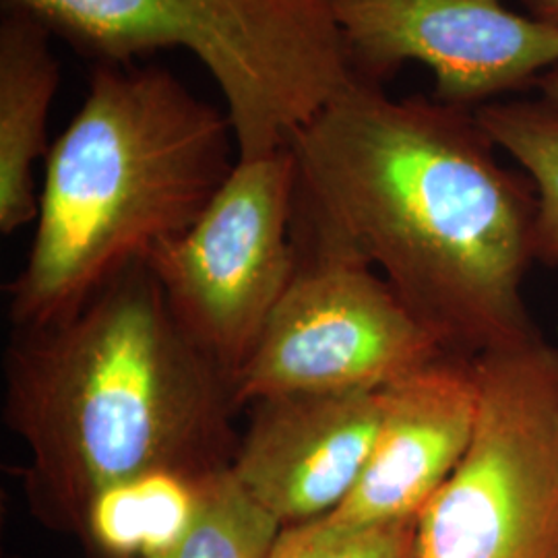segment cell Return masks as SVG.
I'll return each instance as SVG.
<instances>
[{"label": "cell", "instance_id": "obj_1", "mask_svg": "<svg viewBox=\"0 0 558 558\" xmlns=\"http://www.w3.org/2000/svg\"><path fill=\"white\" fill-rule=\"evenodd\" d=\"M288 145L296 244L379 269L447 354L538 338L523 296L538 195L476 110L352 80Z\"/></svg>", "mask_w": 558, "mask_h": 558}, {"label": "cell", "instance_id": "obj_2", "mask_svg": "<svg viewBox=\"0 0 558 558\" xmlns=\"http://www.w3.org/2000/svg\"><path fill=\"white\" fill-rule=\"evenodd\" d=\"M4 375L32 502L80 530L101 490L161 470L207 476L239 449L232 383L186 336L147 260L73 317L21 329Z\"/></svg>", "mask_w": 558, "mask_h": 558}, {"label": "cell", "instance_id": "obj_3", "mask_svg": "<svg viewBox=\"0 0 558 558\" xmlns=\"http://www.w3.org/2000/svg\"><path fill=\"white\" fill-rule=\"evenodd\" d=\"M234 124L168 69L96 62L48 151L38 228L9 286L20 329L54 325L179 239L232 174Z\"/></svg>", "mask_w": 558, "mask_h": 558}, {"label": "cell", "instance_id": "obj_4", "mask_svg": "<svg viewBox=\"0 0 558 558\" xmlns=\"http://www.w3.org/2000/svg\"><path fill=\"white\" fill-rule=\"evenodd\" d=\"M96 62L195 54L218 83L239 160L286 147L352 81L320 0H2Z\"/></svg>", "mask_w": 558, "mask_h": 558}, {"label": "cell", "instance_id": "obj_5", "mask_svg": "<svg viewBox=\"0 0 558 558\" xmlns=\"http://www.w3.org/2000/svg\"><path fill=\"white\" fill-rule=\"evenodd\" d=\"M474 366V435L420 511L418 558H558V350L538 336Z\"/></svg>", "mask_w": 558, "mask_h": 558}, {"label": "cell", "instance_id": "obj_6", "mask_svg": "<svg viewBox=\"0 0 558 558\" xmlns=\"http://www.w3.org/2000/svg\"><path fill=\"white\" fill-rule=\"evenodd\" d=\"M294 246L296 274L232 379L236 408L288 393L380 391L447 356L371 265Z\"/></svg>", "mask_w": 558, "mask_h": 558}, {"label": "cell", "instance_id": "obj_7", "mask_svg": "<svg viewBox=\"0 0 558 558\" xmlns=\"http://www.w3.org/2000/svg\"><path fill=\"white\" fill-rule=\"evenodd\" d=\"M294 193L290 145L239 160L199 220L147 259L186 336L230 383L296 274Z\"/></svg>", "mask_w": 558, "mask_h": 558}, {"label": "cell", "instance_id": "obj_8", "mask_svg": "<svg viewBox=\"0 0 558 558\" xmlns=\"http://www.w3.org/2000/svg\"><path fill=\"white\" fill-rule=\"evenodd\" d=\"M352 80L385 87L405 62L435 75L433 98L468 110L536 87L558 62V29L502 0H320Z\"/></svg>", "mask_w": 558, "mask_h": 558}, {"label": "cell", "instance_id": "obj_9", "mask_svg": "<svg viewBox=\"0 0 558 558\" xmlns=\"http://www.w3.org/2000/svg\"><path fill=\"white\" fill-rule=\"evenodd\" d=\"M385 399L387 389L259 399L230 470L281 527L325 518L362 476Z\"/></svg>", "mask_w": 558, "mask_h": 558}, {"label": "cell", "instance_id": "obj_10", "mask_svg": "<svg viewBox=\"0 0 558 558\" xmlns=\"http://www.w3.org/2000/svg\"><path fill=\"white\" fill-rule=\"evenodd\" d=\"M478 418L474 360L447 354L387 387L385 414L354 490L320 521L356 530L418 519L465 456Z\"/></svg>", "mask_w": 558, "mask_h": 558}, {"label": "cell", "instance_id": "obj_11", "mask_svg": "<svg viewBox=\"0 0 558 558\" xmlns=\"http://www.w3.org/2000/svg\"><path fill=\"white\" fill-rule=\"evenodd\" d=\"M54 34L34 13L2 2L0 17V232L38 220L34 163L46 154V124L60 87Z\"/></svg>", "mask_w": 558, "mask_h": 558}, {"label": "cell", "instance_id": "obj_12", "mask_svg": "<svg viewBox=\"0 0 558 558\" xmlns=\"http://www.w3.org/2000/svg\"><path fill=\"white\" fill-rule=\"evenodd\" d=\"M214 474L161 470L114 484L89 502L81 530L108 557L158 555L189 534L199 515L205 484Z\"/></svg>", "mask_w": 558, "mask_h": 558}, {"label": "cell", "instance_id": "obj_13", "mask_svg": "<svg viewBox=\"0 0 558 558\" xmlns=\"http://www.w3.org/2000/svg\"><path fill=\"white\" fill-rule=\"evenodd\" d=\"M500 149L534 182L538 195L536 263L558 267V106L538 100H499L476 110Z\"/></svg>", "mask_w": 558, "mask_h": 558}, {"label": "cell", "instance_id": "obj_14", "mask_svg": "<svg viewBox=\"0 0 558 558\" xmlns=\"http://www.w3.org/2000/svg\"><path fill=\"white\" fill-rule=\"evenodd\" d=\"M281 530L278 519L251 499L226 468L207 480L189 534L145 558H269Z\"/></svg>", "mask_w": 558, "mask_h": 558}, {"label": "cell", "instance_id": "obj_15", "mask_svg": "<svg viewBox=\"0 0 558 558\" xmlns=\"http://www.w3.org/2000/svg\"><path fill=\"white\" fill-rule=\"evenodd\" d=\"M269 558H418L416 519L356 530L315 519L283 527Z\"/></svg>", "mask_w": 558, "mask_h": 558}, {"label": "cell", "instance_id": "obj_16", "mask_svg": "<svg viewBox=\"0 0 558 558\" xmlns=\"http://www.w3.org/2000/svg\"><path fill=\"white\" fill-rule=\"evenodd\" d=\"M525 15L558 29V0H521Z\"/></svg>", "mask_w": 558, "mask_h": 558}, {"label": "cell", "instance_id": "obj_17", "mask_svg": "<svg viewBox=\"0 0 558 558\" xmlns=\"http://www.w3.org/2000/svg\"><path fill=\"white\" fill-rule=\"evenodd\" d=\"M536 89L542 94V98L553 101L558 106V62L555 66H550L546 73L539 75Z\"/></svg>", "mask_w": 558, "mask_h": 558}]
</instances>
